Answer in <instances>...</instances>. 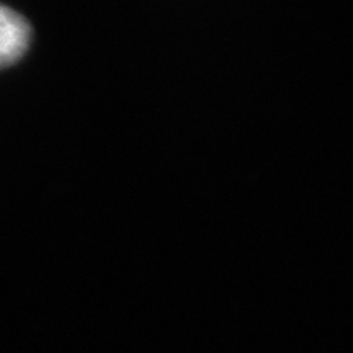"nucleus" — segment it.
<instances>
[{
	"label": "nucleus",
	"mask_w": 353,
	"mask_h": 353,
	"mask_svg": "<svg viewBox=\"0 0 353 353\" xmlns=\"http://www.w3.org/2000/svg\"><path fill=\"white\" fill-rule=\"evenodd\" d=\"M32 39V26L23 15L0 6V69L15 64Z\"/></svg>",
	"instance_id": "f257e3e1"
}]
</instances>
